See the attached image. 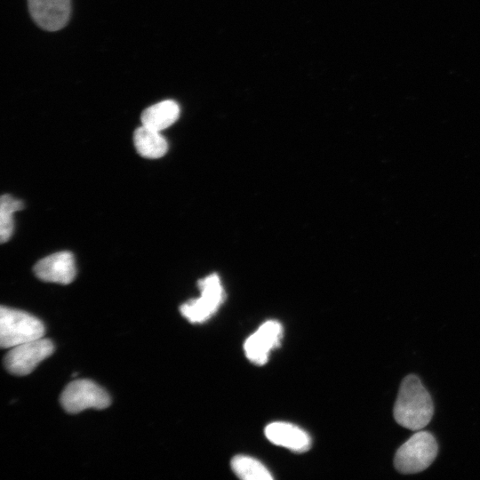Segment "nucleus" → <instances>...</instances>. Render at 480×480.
I'll use <instances>...</instances> for the list:
<instances>
[{
    "label": "nucleus",
    "mask_w": 480,
    "mask_h": 480,
    "mask_svg": "<svg viewBox=\"0 0 480 480\" xmlns=\"http://www.w3.org/2000/svg\"><path fill=\"white\" fill-rule=\"evenodd\" d=\"M60 404L68 413H78L89 408L105 409L110 405L108 394L90 380L70 382L60 395Z\"/></svg>",
    "instance_id": "obj_4"
},
{
    "label": "nucleus",
    "mask_w": 480,
    "mask_h": 480,
    "mask_svg": "<svg viewBox=\"0 0 480 480\" xmlns=\"http://www.w3.org/2000/svg\"><path fill=\"white\" fill-rule=\"evenodd\" d=\"M201 296L185 302L180 308L181 315L190 323H204L219 308L224 299L220 280L212 274L198 282Z\"/></svg>",
    "instance_id": "obj_5"
},
{
    "label": "nucleus",
    "mask_w": 480,
    "mask_h": 480,
    "mask_svg": "<svg viewBox=\"0 0 480 480\" xmlns=\"http://www.w3.org/2000/svg\"><path fill=\"white\" fill-rule=\"evenodd\" d=\"M23 208L22 201L10 195H3L0 199V241L7 242L12 235L15 212Z\"/></svg>",
    "instance_id": "obj_14"
},
{
    "label": "nucleus",
    "mask_w": 480,
    "mask_h": 480,
    "mask_svg": "<svg viewBox=\"0 0 480 480\" xmlns=\"http://www.w3.org/2000/svg\"><path fill=\"white\" fill-rule=\"evenodd\" d=\"M235 474L245 480H272L270 471L258 460L249 456L237 455L231 460Z\"/></svg>",
    "instance_id": "obj_13"
},
{
    "label": "nucleus",
    "mask_w": 480,
    "mask_h": 480,
    "mask_svg": "<svg viewBox=\"0 0 480 480\" xmlns=\"http://www.w3.org/2000/svg\"><path fill=\"white\" fill-rule=\"evenodd\" d=\"M267 438L273 444L297 452L308 451L311 446L309 435L296 425L287 422H272L265 428Z\"/></svg>",
    "instance_id": "obj_10"
},
{
    "label": "nucleus",
    "mask_w": 480,
    "mask_h": 480,
    "mask_svg": "<svg viewBox=\"0 0 480 480\" xmlns=\"http://www.w3.org/2000/svg\"><path fill=\"white\" fill-rule=\"evenodd\" d=\"M438 444L428 431H418L396 451L394 466L401 474H416L428 468L435 460Z\"/></svg>",
    "instance_id": "obj_3"
},
{
    "label": "nucleus",
    "mask_w": 480,
    "mask_h": 480,
    "mask_svg": "<svg viewBox=\"0 0 480 480\" xmlns=\"http://www.w3.org/2000/svg\"><path fill=\"white\" fill-rule=\"evenodd\" d=\"M282 337L283 327L279 322L276 320L265 322L247 338L244 343L247 358L255 364H266L269 352L280 345Z\"/></svg>",
    "instance_id": "obj_7"
},
{
    "label": "nucleus",
    "mask_w": 480,
    "mask_h": 480,
    "mask_svg": "<svg viewBox=\"0 0 480 480\" xmlns=\"http://www.w3.org/2000/svg\"><path fill=\"white\" fill-rule=\"evenodd\" d=\"M133 142L138 153L146 158L162 157L168 149V143L160 132L143 124L135 130Z\"/></svg>",
    "instance_id": "obj_12"
},
{
    "label": "nucleus",
    "mask_w": 480,
    "mask_h": 480,
    "mask_svg": "<svg viewBox=\"0 0 480 480\" xmlns=\"http://www.w3.org/2000/svg\"><path fill=\"white\" fill-rule=\"evenodd\" d=\"M393 413L396 421L410 430H420L431 420L433 401L416 375L410 374L403 380Z\"/></svg>",
    "instance_id": "obj_1"
},
{
    "label": "nucleus",
    "mask_w": 480,
    "mask_h": 480,
    "mask_svg": "<svg viewBox=\"0 0 480 480\" xmlns=\"http://www.w3.org/2000/svg\"><path fill=\"white\" fill-rule=\"evenodd\" d=\"M180 115L177 102L166 100L147 108L141 114L143 125L161 132L176 122Z\"/></svg>",
    "instance_id": "obj_11"
},
{
    "label": "nucleus",
    "mask_w": 480,
    "mask_h": 480,
    "mask_svg": "<svg viewBox=\"0 0 480 480\" xmlns=\"http://www.w3.org/2000/svg\"><path fill=\"white\" fill-rule=\"evenodd\" d=\"M53 351V343L41 338L12 348L4 358V364L10 373L25 376L31 373Z\"/></svg>",
    "instance_id": "obj_6"
},
{
    "label": "nucleus",
    "mask_w": 480,
    "mask_h": 480,
    "mask_svg": "<svg viewBox=\"0 0 480 480\" xmlns=\"http://www.w3.org/2000/svg\"><path fill=\"white\" fill-rule=\"evenodd\" d=\"M34 273L44 282L68 284L76 276L74 256L69 252L52 253L35 265Z\"/></svg>",
    "instance_id": "obj_9"
},
{
    "label": "nucleus",
    "mask_w": 480,
    "mask_h": 480,
    "mask_svg": "<svg viewBox=\"0 0 480 480\" xmlns=\"http://www.w3.org/2000/svg\"><path fill=\"white\" fill-rule=\"evenodd\" d=\"M45 328L41 320L21 310L2 306L0 308V345L12 348L44 337Z\"/></svg>",
    "instance_id": "obj_2"
},
{
    "label": "nucleus",
    "mask_w": 480,
    "mask_h": 480,
    "mask_svg": "<svg viewBox=\"0 0 480 480\" xmlns=\"http://www.w3.org/2000/svg\"><path fill=\"white\" fill-rule=\"evenodd\" d=\"M28 4L34 21L45 30H59L69 20L70 0H28Z\"/></svg>",
    "instance_id": "obj_8"
}]
</instances>
